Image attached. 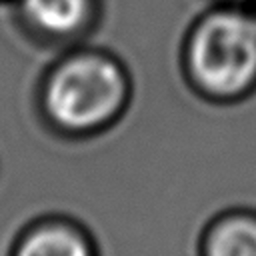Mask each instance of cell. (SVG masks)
I'll return each instance as SVG.
<instances>
[{
  "label": "cell",
  "instance_id": "3957f363",
  "mask_svg": "<svg viewBox=\"0 0 256 256\" xmlns=\"http://www.w3.org/2000/svg\"><path fill=\"white\" fill-rule=\"evenodd\" d=\"M200 256H256V210L228 208L202 230Z\"/></svg>",
  "mask_w": 256,
  "mask_h": 256
},
{
  "label": "cell",
  "instance_id": "7a4b0ae2",
  "mask_svg": "<svg viewBox=\"0 0 256 256\" xmlns=\"http://www.w3.org/2000/svg\"><path fill=\"white\" fill-rule=\"evenodd\" d=\"M130 82L124 68L104 54H80L60 64L46 88V108L68 130H96L124 110Z\"/></svg>",
  "mask_w": 256,
  "mask_h": 256
},
{
  "label": "cell",
  "instance_id": "277c9868",
  "mask_svg": "<svg viewBox=\"0 0 256 256\" xmlns=\"http://www.w3.org/2000/svg\"><path fill=\"white\" fill-rule=\"evenodd\" d=\"M28 20L44 32L72 34L90 16V0H22Z\"/></svg>",
  "mask_w": 256,
  "mask_h": 256
},
{
  "label": "cell",
  "instance_id": "6da1fadb",
  "mask_svg": "<svg viewBox=\"0 0 256 256\" xmlns=\"http://www.w3.org/2000/svg\"><path fill=\"white\" fill-rule=\"evenodd\" d=\"M182 72L190 88L214 104L256 92V18L250 8L214 4L188 28Z\"/></svg>",
  "mask_w": 256,
  "mask_h": 256
},
{
  "label": "cell",
  "instance_id": "52a82bcc",
  "mask_svg": "<svg viewBox=\"0 0 256 256\" xmlns=\"http://www.w3.org/2000/svg\"><path fill=\"white\" fill-rule=\"evenodd\" d=\"M252 14H254V18H256V6H254V8H252Z\"/></svg>",
  "mask_w": 256,
  "mask_h": 256
},
{
  "label": "cell",
  "instance_id": "8992f818",
  "mask_svg": "<svg viewBox=\"0 0 256 256\" xmlns=\"http://www.w3.org/2000/svg\"><path fill=\"white\" fill-rule=\"evenodd\" d=\"M216 4H226V6H238V8H254L256 0H216Z\"/></svg>",
  "mask_w": 256,
  "mask_h": 256
},
{
  "label": "cell",
  "instance_id": "5b68a950",
  "mask_svg": "<svg viewBox=\"0 0 256 256\" xmlns=\"http://www.w3.org/2000/svg\"><path fill=\"white\" fill-rule=\"evenodd\" d=\"M18 256H92L88 240L66 226H46L30 234Z\"/></svg>",
  "mask_w": 256,
  "mask_h": 256
}]
</instances>
